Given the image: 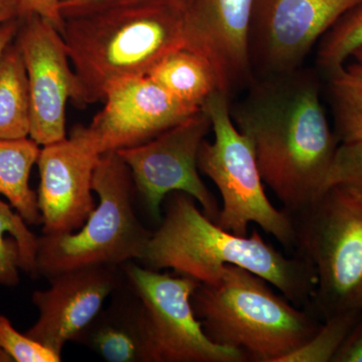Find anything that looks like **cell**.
Instances as JSON below:
<instances>
[{
    "mask_svg": "<svg viewBox=\"0 0 362 362\" xmlns=\"http://www.w3.org/2000/svg\"><path fill=\"white\" fill-rule=\"evenodd\" d=\"M230 104L235 127L249 138L264 183L295 216L324 192L339 142L320 101L311 70L255 78Z\"/></svg>",
    "mask_w": 362,
    "mask_h": 362,
    "instance_id": "6da1fadb",
    "label": "cell"
},
{
    "mask_svg": "<svg viewBox=\"0 0 362 362\" xmlns=\"http://www.w3.org/2000/svg\"><path fill=\"white\" fill-rule=\"evenodd\" d=\"M150 270H173L201 284H216L226 266L256 274L298 307H306L315 290L313 268L298 255L283 254L257 230L238 235L209 220L185 192L168 194L162 220L137 262Z\"/></svg>",
    "mask_w": 362,
    "mask_h": 362,
    "instance_id": "7a4b0ae2",
    "label": "cell"
},
{
    "mask_svg": "<svg viewBox=\"0 0 362 362\" xmlns=\"http://www.w3.org/2000/svg\"><path fill=\"white\" fill-rule=\"evenodd\" d=\"M61 35L78 81V108L103 101L112 85L147 76L187 47L185 13L156 4L100 9L64 18Z\"/></svg>",
    "mask_w": 362,
    "mask_h": 362,
    "instance_id": "3957f363",
    "label": "cell"
},
{
    "mask_svg": "<svg viewBox=\"0 0 362 362\" xmlns=\"http://www.w3.org/2000/svg\"><path fill=\"white\" fill-rule=\"evenodd\" d=\"M192 303L206 337L245 352L249 361H280L323 322L310 306H296L263 278L237 266H226L216 284H199Z\"/></svg>",
    "mask_w": 362,
    "mask_h": 362,
    "instance_id": "277c9868",
    "label": "cell"
},
{
    "mask_svg": "<svg viewBox=\"0 0 362 362\" xmlns=\"http://www.w3.org/2000/svg\"><path fill=\"white\" fill-rule=\"evenodd\" d=\"M294 254L315 273L309 306L322 321L362 312V183L331 185L293 216Z\"/></svg>",
    "mask_w": 362,
    "mask_h": 362,
    "instance_id": "5b68a950",
    "label": "cell"
},
{
    "mask_svg": "<svg viewBox=\"0 0 362 362\" xmlns=\"http://www.w3.org/2000/svg\"><path fill=\"white\" fill-rule=\"evenodd\" d=\"M99 204L82 228L37 240V276L49 279L90 266L120 267L141 259L152 230L135 213V185L127 164L117 152L102 154L93 176Z\"/></svg>",
    "mask_w": 362,
    "mask_h": 362,
    "instance_id": "8992f818",
    "label": "cell"
},
{
    "mask_svg": "<svg viewBox=\"0 0 362 362\" xmlns=\"http://www.w3.org/2000/svg\"><path fill=\"white\" fill-rule=\"evenodd\" d=\"M202 109L211 119L214 137L211 142H202L199 168L216 185L221 197L214 223L238 235H249L250 225L256 223L286 250L294 252V220L267 197L252 143L233 122L230 100L216 90Z\"/></svg>",
    "mask_w": 362,
    "mask_h": 362,
    "instance_id": "52a82bcc",
    "label": "cell"
},
{
    "mask_svg": "<svg viewBox=\"0 0 362 362\" xmlns=\"http://www.w3.org/2000/svg\"><path fill=\"white\" fill-rule=\"evenodd\" d=\"M125 285L141 301L151 362H247L245 352L216 344L195 316L192 297L201 283L187 276L124 264Z\"/></svg>",
    "mask_w": 362,
    "mask_h": 362,
    "instance_id": "ba28073f",
    "label": "cell"
},
{
    "mask_svg": "<svg viewBox=\"0 0 362 362\" xmlns=\"http://www.w3.org/2000/svg\"><path fill=\"white\" fill-rule=\"evenodd\" d=\"M209 130L211 119L201 109L153 139L117 151L129 168L136 192L157 226L166 197L175 192L194 197L209 220L218 218L221 206L202 181L199 168V149Z\"/></svg>",
    "mask_w": 362,
    "mask_h": 362,
    "instance_id": "9c48e42d",
    "label": "cell"
},
{
    "mask_svg": "<svg viewBox=\"0 0 362 362\" xmlns=\"http://www.w3.org/2000/svg\"><path fill=\"white\" fill-rule=\"evenodd\" d=\"M362 0H255L250 59L255 78L301 68L317 42Z\"/></svg>",
    "mask_w": 362,
    "mask_h": 362,
    "instance_id": "30bf717a",
    "label": "cell"
},
{
    "mask_svg": "<svg viewBox=\"0 0 362 362\" xmlns=\"http://www.w3.org/2000/svg\"><path fill=\"white\" fill-rule=\"evenodd\" d=\"M103 101L90 125L76 126L71 134L98 156L143 144L201 110L181 103L148 76L119 81Z\"/></svg>",
    "mask_w": 362,
    "mask_h": 362,
    "instance_id": "8fae6325",
    "label": "cell"
},
{
    "mask_svg": "<svg viewBox=\"0 0 362 362\" xmlns=\"http://www.w3.org/2000/svg\"><path fill=\"white\" fill-rule=\"evenodd\" d=\"M28 75L30 137L40 146L65 140L66 110L75 101L78 81L61 33L37 14L21 18L16 37Z\"/></svg>",
    "mask_w": 362,
    "mask_h": 362,
    "instance_id": "7c38bea8",
    "label": "cell"
},
{
    "mask_svg": "<svg viewBox=\"0 0 362 362\" xmlns=\"http://www.w3.org/2000/svg\"><path fill=\"white\" fill-rule=\"evenodd\" d=\"M47 280V290L33 292L39 318L25 334L59 356L96 318L105 301L125 285L121 266L84 267Z\"/></svg>",
    "mask_w": 362,
    "mask_h": 362,
    "instance_id": "4fadbf2b",
    "label": "cell"
},
{
    "mask_svg": "<svg viewBox=\"0 0 362 362\" xmlns=\"http://www.w3.org/2000/svg\"><path fill=\"white\" fill-rule=\"evenodd\" d=\"M255 0H192L187 13V49L213 69L218 90L228 100L255 80L250 28Z\"/></svg>",
    "mask_w": 362,
    "mask_h": 362,
    "instance_id": "5bb4252c",
    "label": "cell"
},
{
    "mask_svg": "<svg viewBox=\"0 0 362 362\" xmlns=\"http://www.w3.org/2000/svg\"><path fill=\"white\" fill-rule=\"evenodd\" d=\"M100 156L73 136L42 146L37 164L42 235H65L84 225L96 207L93 176Z\"/></svg>",
    "mask_w": 362,
    "mask_h": 362,
    "instance_id": "9a60e30c",
    "label": "cell"
},
{
    "mask_svg": "<svg viewBox=\"0 0 362 362\" xmlns=\"http://www.w3.org/2000/svg\"><path fill=\"white\" fill-rule=\"evenodd\" d=\"M107 362H151L146 316L141 301L124 285L113 301L77 338Z\"/></svg>",
    "mask_w": 362,
    "mask_h": 362,
    "instance_id": "2e32d148",
    "label": "cell"
},
{
    "mask_svg": "<svg viewBox=\"0 0 362 362\" xmlns=\"http://www.w3.org/2000/svg\"><path fill=\"white\" fill-rule=\"evenodd\" d=\"M40 145L30 137L0 139V194L21 214L28 225H42L37 192L30 176L37 164Z\"/></svg>",
    "mask_w": 362,
    "mask_h": 362,
    "instance_id": "e0dca14e",
    "label": "cell"
},
{
    "mask_svg": "<svg viewBox=\"0 0 362 362\" xmlns=\"http://www.w3.org/2000/svg\"><path fill=\"white\" fill-rule=\"evenodd\" d=\"M147 76L181 103L202 109L218 90L213 69L206 59L187 47L164 57Z\"/></svg>",
    "mask_w": 362,
    "mask_h": 362,
    "instance_id": "ac0fdd59",
    "label": "cell"
},
{
    "mask_svg": "<svg viewBox=\"0 0 362 362\" xmlns=\"http://www.w3.org/2000/svg\"><path fill=\"white\" fill-rule=\"evenodd\" d=\"M30 98L25 62L11 42L0 57V139L30 137Z\"/></svg>",
    "mask_w": 362,
    "mask_h": 362,
    "instance_id": "d6986e66",
    "label": "cell"
},
{
    "mask_svg": "<svg viewBox=\"0 0 362 362\" xmlns=\"http://www.w3.org/2000/svg\"><path fill=\"white\" fill-rule=\"evenodd\" d=\"M28 226L11 204L0 199V285H18L20 270L37 277L39 237Z\"/></svg>",
    "mask_w": 362,
    "mask_h": 362,
    "instance_id": "ffe728a7",
    "label": "cell"
},
{
    "mask_svg": "<svg viewBox=\"0 0 362 362\" xmlns=\"http://www.w3.org/2000/svg\"><path fill=\"white\" fill-rule=\"evenodd\" d=\"M328 75L338 142L362 139V63L354 59Z\"/></svg>",
    "mask_w": 362,
    "mask_h": 362,
    "instance_id": "44dd1931",
    "label": "cell"
},
{
    "mask_svg": "<svg viewBox=\"0 0 362 362\" xmlns=\"http://www.w3.org/2000/svg\"><path fill=\"white\" fill-rule=\"evenodd\" d=\"M362 47V4L345 14L324 35L317 52V63L322 70L332 71L346 63Z\"/></svg>",
    "mask_w": 362,
    "mask_h": 362,
    "instance_id": "7402d4cb",
    "label": "cell"
},
{
    "mask_svg": "<svg viewBox=\"0 0 362 362\" xmlns=\"http://www.w3.org/2000/svg\"><path fill=\"white\" fill-rule=\"evenodd\" d=\"M361 314L346 313L326 319L308 341L279 362H332Z\"/></svg>",
    "mask_w": 362,
    "mask_h": 362,
    "instance_id": "603a6c76",
    "label": "cell"
},
{
    "mask_svg": "<svg viewBox=\"0 0 362 362\" xmlns=\"http://www.w3.org/2000/svg\"><path fill=\"white\" fill-rule=\"evenodd\" d=\"M0 349L16 362L62 361V356L28 335L18 332L4 315H0Z\"/></svg>",
    "mask_w": 362,
    "mask_h": 362,
    "instance_id": "cb8c5ba5",
    "label": "cell"
},
{
    "mask_svg": "<svg viewBox=\"0 0 362 362\" xmlns=\"http://www.w3.org/2000/svg\"><path fill=\"white\" fill-rule=\"evenodd\" d=\"M338 183H362V139L338 145L324 190Z\"/></svg>",
    "mask_w": 362,
    "mask_h": 362,
    "instance_id": "d4e9b609",
    "label": "cell"
},
{
    "mask_svg": "<svg viewBox=\"0 0 362 362\" xmlns=\"http://www.w3.org/2000/svg\"><path fill=\"white\" fill-rule=\"evenodd\" d=\"M192 0H62L61 13L64 18L80 16L109 8V7L121 6H133V4H156L180 9L187 13L188 6Z\"/></svg>",
    "mask_w": 362,
    "mask_h": 362,
    "instance_id": "484cf974",
    "label": "cell"
},
{
    "mask_svg": "<svg viewBox=\"0 0 362 362\" xmlns=\"http://www.w3.org/2000/svg\"><path fill=\"white\" fill-rule=\"evenodd\" d=\"M62 0H18L21 18L37 14L49 21L61 32L64 18L61 13Z\"/></svg>",
    "mask_w": 362,
    "mask_h": 362,
    "instance_id": "4316f807",
    "label": "cell"
},
{
    "mask_svg": "<svg viewBox=\"0 0 362 362\" xmlns=\"http://www.w3.org/2000/svg\"><path fill=\"white\" fill-rule=\"evenodd\" d=\"M332 362H362V312Z\"/></svg>",
    "mask_w": 362,
    "mask_h": 362,
    "instance_id": "83f0119b",
    "label": "cell"
},
{
    "mask_svg": "<svg viewBox=\"0 0 362 362\" xmlns=\"http://www.w3.org/2000/svg\"><path fill=\"white\" fill-rule=\"evenodd\" d=\"M21 23V18H13L0 26V57L4 49L16 40Z\"/></svg>",
    "mask_w": 362,
    "mask_h": 362,
    "instance_id": "f1b7e54d",
    "label": "cell"
},
{
    "mask_svg": "<svg viewBox=\"0 0 362 362\" xmlns=\"http://www.w3.org/2000/svg\"><path fill=\"white\" fill-rule=\"evenodd\" d=\"M18 0H0V26L13 18H20Z\"/></svg>",
    "mask_w": 362,
    "mask_h": 362,
    "instance_id": "f546056e",
    "label": "cell"
},
{
    "mask_svg": "<svg viewBox=\"0 0 362 362\" xmlns=\"http://www.w3.org/2000/svg\"><path fill=\"white\" fill-rule=\"evenodd\" d=\"M350 58H354L356 61H358L362 63V47H358V49L352 54V56L350 57Z\"/></svg>",
    "mask_w": 362,
    "mask_h": 362,
    "instance_id": "4dcf8cb0",
    "label": "cell"
},
{
    "mask_svg": "<svg viewBox=\"0 0 362 362\" xmlns=\"http://www.w3.org/2000/svg\"><path fill=\"white\" fill-rule=\"evenodd\" d=\"M0 362H13V359L11 358L6 352L0 349Z\"/></svg>",
    "mask_w": 362,
    "mask_h": 362,
    "instance_id": "1f68e13d",
    "label": "cell"
}]
</instances>
